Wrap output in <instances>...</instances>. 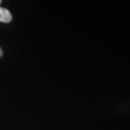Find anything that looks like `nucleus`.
I'll use <instances>...</instances> for the list:
<instances>
[{
  "label": "nucleus",
  "mask_w": 130,
  "mask_h": 130,
  "mask_svg": "<svg viewBox=\"0 0 130 130\" xmlns=\"http://www.w3.org/2000/svg\"><path fill=\"white\" fill-rule=\"evenodd\" d=\"M12 19V14L8 9L0 7V22L7 23L11 22Z\"/></svg>",
  "instance_id": "obj_1"
},
{
  "label": "nucleus",
  "mask_w": 130,
  "mask_h": 130,
  "mask_svg": "<svg viewBox=\"0 0 130 130\" xmlns=\"http://www.w3.org/2000/svg\"><path fill=\"white\" fill-rule=\"evenodd\" d=\"M2 54H3V53H2V48H1V47H0V58L2 56Z\"/></svg>",
  "instance_id": "obj_2"
},
{
  "label": "nucleus",
  "mask_w": 130,
  "mask_h": 130,
  "mask_svg": "<svg viewBox=\"0 0 130 130\" xmlns=\"http://www.w3.org/2000/svg\"><path fill=\"white\" fill-rule=\"evenodd\" d=\"M1 2H1V0H0V3H1Z\"/></svg>",
  "instance_id": "obj_3"
}]
</instances>
